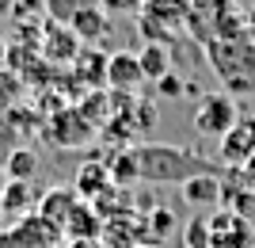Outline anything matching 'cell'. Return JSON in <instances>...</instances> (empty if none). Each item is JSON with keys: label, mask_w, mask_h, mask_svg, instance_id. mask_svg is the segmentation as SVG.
<instances>
[{"label": "cell", "mask_w": 255, "mask_h": 248, "mask_svg": "<svg viewBox=\"0 0 255 248\" xmlns=\"http://www.w3.org/2000/svg\"><path fill=\"white\" fill-rule=\"evenodd\" d=\"M137 180L141 184H191L198 176H221V168L183 145H137Z\"/></svg>", "instance_id": "cell-1"}, {"label": "cell", "mask_w": 255, "mask_h": 248, "mask_svg": "<svg viewBox=\"0 0 255 248\" xmlns=\"http://www.w3.org/2000/svg\"><path fill=\"white\" fill-rule=\"evenodd\" d=\"M206 61L221 80L225 96H252L255 92V38H221L206 42Z\"/></svg>", "instance_id": "cell-2"}, {"label": "cell", "mask_w": 255, "mask_h": 248, "mask_svg": "<svg viewBox=\"0 0 255 248\" xmlns=\"http://www.w3.org/2000/svg\"><path fill=\"white\" fill-rule=\"evenodd\" d=\"M240 119V111H236V99L225 96V92H210V96L198 99V107H194V130L206 134V138H225L229 130L236 126Z\"/></svg>", "instance_id": "cell-3"}, {"label": "cell", "mask_w": 255, "mask_h": 248, "mask_svg": "<svg viewBox=\"0 0 255 248\" xmlns=\"http://www.w3.org/2000/svg\"><path fill=\"white\" fill-rule=\"evenodd\" d=\"M80 50H84V46L76 42V34L69 31L65 23H53V19L38 23V57H42L50 69H57V65H69V69H73Z\"/></svg>", "instance_id": "cell-4"}, {"label": "cell", "mask_w": 255, "mask_h": 248, "mask_svg": "<svg viewBox=\"0 0 255 248\" xmlns=\"http://www.w3.org/2000/svg\"><path fill=\"white\" fill-rule=\"evenodd\" d=\"M46 134H50V141L57 149H84L88 141L96 138V126H92L73 103H65L57 115L46 119Z\"/></svg>", "instance_id": "cell-5"}, {"label": "cell", "mask_w": 255, "mask_h": 248, "mask_svg": "<svg viewBox=\"0 0 255 248\" xmlns=\"http://www.w3.org/2000/svg\"><path fill=\"white\" fill-rule=\"evenodd\" d=\"M206 241L210 248H255V229L233 210H217L206 222Z\"/></svg>", "instance_id": "cell-6"}, {"label": "cell", "mask_w": 255, "mask_h": 248, "mask_svg": "<svg viewBox=\"0 0 255 248\" xmlns=\"http://www.w3.org/2000/svg\"><path fill=\"white\" fill-rule=\"evenodd\" d=\"M141 84H145V76H141L137 54H129V50L107 54V92H122V96H133Z\"/></svg>", "instance_id": "cell-7"}, {"label": "cell", "mask_w": 255, "mask_h": 248, "mask_svg": "<svg viewBox=\"0 0 255 248\" xmlns=\"http://www.w3.org/2000/svg\"><path fill=\"white\" fill-rule=\"evenodd\" d=\"M255 157V119H236V126L221 138V164L244 168Z\"/></svg>", "instance_id": "cell-8"}, {"label": "cell", "mask_w": 255, "mask_h": 248, "mask_svg": "<svg viewBox=\"0 0 255 248\" xmlns=\"http://www.w3.org/2000/svg\"><path fill=\"white\" fill-rule=\"evenodd\" d=\"M111 176H107V168H103V161L99 157H92V161H84L80 168H76V176H73V195L80 199V203H99L107 191H111Z\"/></svg>", "instance_id": "cell-9"}, {"label": "cell", "mask_w": 255, "mask_h": 248, "mask_svg": "<svg viewBox=\"0 0 255 248\" xmlns=\"http://www.w3.org/2000/svg\"><path fill=\"white\" fill-rule=\"evenodd\" d=\"M73 84L80 92H103L107 88V54L103 50H80V57L73 61Z\"/></svg>", "instance_id": "cell-10"}, {"label": "cell", "mask_w": 255, "mask_h": 248, "mask_svg": "<svg viewBox=\"0 0 255 248\" xmlns=\"http://www.w3.org/2000/svg\"><path fill=\"white\" fill-rule=\"evenodd\" d=\"M76 203H80V199L73 195V187H50V191L38 199V218H42L50 229L61 233L65 222H69V214L76 210Z\"/></svg>", "instance_id": "cell-11"}, {"label": "cell", "mask_w": 255, "mask_h": 248, "mask_svg": "<svg viewBox=\"0 0 255 248\" xmlns=\"http://www.w3.org/2000/svg\"><path fill=\"white\" fill-rule=\"evenodd\" d=\"M69 31L76 34V42L80 46H92V42H99L107 34V11L99 8V4H80V8L73 11V19H69Z\"/></svg>", "instance_id": "cell-12"}, {"label": "cell", "mask_w": 255, "mask_h": 248, "mask_svg": "<svg viewBox=\"0 0 255 248\" xmlns=\"http://www.w3.org/2000/svg\"><path fill=\"white\" fill-rule=\"evenodd\" d=\"M38 172V149L34 145H11L4 157V180L8 184H31Z\"/></svg>", "instance_id": "cell-13"}, {"label": "cell", "mask_w": 255, "mask_h": 248, "mask_svg": "<svg viewBox=\"0 0 255 248\" xmlns=\"http://www.w3.org/2000/svg\"><path fill=\"white\" fill-rule=\"evenodd\" d=\"M99 229H103L99 210H96V206H88V203H76V210L69 214V222H65L61 233H69V237H76L80 245H88L92 237H99Z\"/></svg>", "instance_id": "cell-14"}, {"label": "cell", "mask_w": 255, "mask_h": 248, "mask_svg": "<svg viewBox=\"0 0 255 248\" xmlns=\"http://www.w3.org/2000/svg\"><path fill=\"white\" fill-rule=\"evenodd\" d=\"M137 65H141V76L156 84L160 76L171 73V50H168V46H160V42H145L137 50Z\"/></svg>", "instance_id": "cell-15"}, {"label": "cell", "mask_w": 255, "mask_h": 248, "mask_svg": "<svg viewBox=\"0 0 255 248\" xmlns=\"http://www.w3.org/2000/svg\"><path fill=\"white\" fill-rule=\"evenodd\" d=\"M103 168H107V176H111V184H115V187L141 184V180H137V157H133V149H115L103 161Z\"/></svg>", "instance_id": "cell-16"}, {"label": "cell", "mask_w": 255, "mask_h": 248, "mask_svg": "<svg viewBox=\"0 0 255 248\" xmlns=\"http://www.w3.org/2000/svg\"><path fill=\"white\" fill-rule=\"evenodd\" d=\"M34 203V187L31 184H4L0 187V214L23 218V210Z\"/></svg>", "instance_id": "cell-17"}, {"label": "cell", "mask_w": 255, "mask_h": 248, "mask_svg": "<svg viewBox=\"0 0 255 248\" xmlns=\"http://www.w3.org/2000/svg\"><path fill=\"white\" fill-rule=\"evenodd\" d=\"M183 199L191 206H210L221 199V176H198L191 184H183Z\"/></svg>", "instance_id": "cell-18"}, {"label": "cell", "mask_w": 255, "mask_h": 248, "mask_svg": "<svg viewBox=\"0 0 255 248\" xmlns=\"http://www.w3.org/2000/svg\"><path fill=\"white\" fill-rule=\"evenodd\" d=\"M23 96V80L19 76H11L8 69L0 73V115H8L11 107H15V99Z\"/></svg>", "instance_id": "cell-19"}, {"label": "cell", "mask_w": 255, "mask_h": 248, "mask_svg": "<svg viewBox=\"0 0 255 248\" xmlns=\"http://www.w3.org/2000/svg\"><path fill=\"white\" fill-rule=\"evenodd\" d=\"M156 96H160V99H183V96H187V84H183V76H175V73L160 76V80H156Z\"/></svg>", "instance_id": "cell-20"}, {"label": "cell", "mask_w": 255, "mask_h": 248, "mask_svg": "<svg viewBox=\"0 0 255 248\" xmlns=\"http://www.w3.org/2000/svg\"><path fill=\"white\" fill-rule=\"evenodd\" d=\"M152 222H156L160 233H168V229H171V210H164V206H160V210H152Z\"/></svg>", "instance_id": "cell-21"}, {"label": "cell", "mask_w": 255, "mask_h": 248, "mask_svg": "<svg viewBox=\"0 0 255 248\" xmlns=\"http://www.w3.org/2000/svg\"><path fill=\"white\" fill-rule=\"evenodd\" d=\"M4 65H8V42L0 38V73H4Z\"/></svg>", "instance_id": "cell-22"}, {"label": "cell", "mask_w": 255, "mask_h": 248, "mask_svg": "<svg viewBox=\"0 0 255 248\" xmlns=\"http://www.w3.org/2000/svg\"><path fill=\"white\" fill-rule=\"evenodd\" d=\"M4 15H8V4H4V0H0V19H4Z\"/></svg>", "instance_id": "cell-23"}, {"label": "cell", "mask_w": 255, "mask_h": 248, "mask_svg": "<svg viewBox=\"0 0 255 248\" xmlns=\"http://www.w3.org/2000/svg\"><path fill=\"white\" fill-rule=\"evenodd\" d=\"M248 23H252V27H255V11H252V19H248Z\"/></svg>", "instance_id": "cell-24"}]
</instances>
